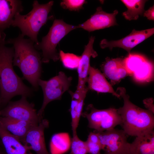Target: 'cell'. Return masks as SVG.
<instances>
[{
	"instance_id": "cell-1",
	"label": "cell",
	"mask_w": 154,
	"mask_h": 154,
	"mask_svg": "<svg viewBox=\"0 0 154 154\" xmlns=\"http://www.w3.org/2000/svg\"><path fill=\"white\" fill-rule=\"evenodd\" d=\"M5 42V39H0V99L2 109L14 96L30 97L33 91L14 71L13 64L14 48L6 46Z\"/></svg>"
},
{
	"instance_id": "cell-2",
	"label": "cell",
	"mask_w": 154,
	"mask_h": 154,
	"mask_svg": "<svg viewBox=\"0 0 154 154\" xmlns=\"http://www.w3.org/2000/svg\"><path fill=\"white\" fill-rule=\"evenodd\" d=\"M34 43L30 38H25L21 34L5 42V44L13 45V65L19 68L24 78L37 91L38 89V81L41 75L42 62L40 54L35 47Z\"/></svg>"
},
{
	"instance_id": "cell-3",
	"label": "cell",
	"mask_w": 154,
	"mask_h": 154,
	"mask_svg": "<svg viewBox=\"0 0 154 154\" xmlns=\"http://www.w3.org/2000/svg\"><path fill=\"white\" fill-rule=\"evenodd\" d=\"M116 92L123 100V106L117 111L121 118L123 130L127 135L136 137L153 130L154 114L131 102L124 88H118Z\"/></svg>"
},
{
	"instance_id": "cell-4",
	"label": "cell",
	"mask_w": 154,
	"mask_h": 154,
	"mask_svg": "<svg viewBox=\"0 0 154 154\" xmlns=\"http://www.w3.org/2000/svg\"><path fill=\"white\" fill-rule=\"evenodd\" d=\"M53 3V1H51L45 4H40L37 1H34L32 10L25 15L17 13L11 26L18 27L21 32L22 35L28 36L35 44H38L39 42L37 39L38 32L49 19L48 15Z\"/></svg>"
},
{
	"instance_id": "cell-5",
	"label": "cell",
	"mask_w": 154,
	"mask_h": 154,
	"mask_svg": "<svg viewBox=\"0 0 154 154\" xmlns=\"http://www.w3.org/2000/svg\"><path fill=\"white\" fill-rule=\"evenodd\" d=\"M77 28V25L68 24L62 20H54L48 33L42 38L41 41L34 45L36 49L42 51V62L48 63L50 60L54 62L58 60L60 56L56 49L57 44L68 33Z\"/></svg>"
},
{
	"instance_id": "cell-6",
	"label": "cell",
	"mask_w": 154,
	"mask_h": 154,
	"mask_svg": "<svg viewBox=\"0 0 154 154\" xmlns=\"http://www.w3.org/2000/svg\"><path fill=\"white\" fill-rule=\"evenodd\" d=\"M81 116L87 119L89 128L98 132L114 128L122 123L117 109L114 108L98 109L92 104H90L87 106L86 111L82 112Z\"/></svg>"
},
{
	"instance_id": "cell-7",
	"label": "cell",
	"mask_w": 154,
	"mask_h": 154,
	"mask_svg": "<svg viewBox=\"0 0 154 154\" xmlns=\"http://www.w3.org/2000/svg\"><path fill=\"white\" fill-rule=\"evenodd\" d=\"M72 80V77H68L62 71L48 80H39L38 84L42 88L44 96L42 106L37 113L41 121L46 106L52 101L61 99L63 94L68 90Z\"/></svg>"
},
{
	"instance_id": "cell-8",
	"label": "cell",
	"mask_w": 154,
	"mask_h": 154,
	"mask_svg": "<svg viewBox=\"0 0 154 154\" xmlns=\"http://www.w3.org/2000/svg\"><path fill=\"white\" fill-rule=\"evenodd\" d=\"M27 98L25 96H22L18 101H9L0 110V116L38 125L41 121L34 108V104L29 103Z\"/></svg>"
},
{
	"instance_id": "cell-9",
	"label": "cell",
	"mask_w": 154,
	"mask_h": 154,
	"mask_svg": "<svg viewBox=\"0 0 154 154\" xmlns=\"http://www.w3.org/2000/svg\"><path fill=\"white\" fill-rule=\"evenodd\" d=\"M125 66L129 76L139 82L153 81L154 65L153 62L141 55L130 53L124 60Z\"/></svg>"
},
{
	"instance_id": "cell-10",
	"label": "cell",
	"mask_w": 154,
	"mask_h": 154,
	"mask_svg": "<svg viewBox=\"0 0 154 154\" xmlns=\"http://www.w3.org/2000/svg\"><path fill=\"white\" fill-rule=\"evenodd\" d=\"M95 131L98 133L104 154H129L130 143L123 130L114 128L101 132Z\"/></svg>"
},
{
	"instance_id": "cell-11",
	"label": "cell",
	"mask_w": 154,
	"mask_h": 154,
	"mask_svg": "<svg viewBox=\"0 0 154 154\" xmlns=\"http://www.w3.org/2000/svg\"><path fill=\"white\" fill-rule=\"evenodd\" d=\"M154 33L153 28L141 31L134 29L129 35L117 40L109 41L103 39L100 41V46L102 49L108 48L110 50L114 47L120 48L129 54L133 48L151 36Z\"/></svg>"
},
{
	"instance_id": "cell-12",
	"label": "cell",
	"mask_w": 154,
	"mask_h": 154,
	"mask_svg": "<svg viewBox=\"0 0 154 154\" xmlns=\"http://www.w3.org/2000/svg\"><path fill=\"white\" fill-rule=\"evenodd\" d=\"M95 38L92 36L88 42L84 47V51L80 56V58L77 68L78 74V82L77 89L74 92V94L80 97L81 94L87 87L86 86L88 77L91 57L95 58L98 56L97 52L93 48V45Z\"/></svg>"
},
{
	"instance_id": "cell-13",
	"label": "cell",
	"mask_w": 154,
	"mask_h": 154,
	"mask_svg": "<svg viewBox=\"0 0 154 154\" xmlns=\"http://www.w3.org/2000/svg\"><path fill=\"white\" fill-rule=\"evenodd\" d=\"M49 126V122L43 119L37 125L32 127L21 142L36 154H51L47 151L45 142L44 131Z\"/></svg>"
},
{
	"instance_id": "cell-14",
	"label": "cell",
	"mask_w": 154,
	"mask_h": 154,
	"mask_svg": "<svg viewBox=\"0 0 154 154\" xmlns=\"http://www.w3.org/2000/svg\"><path fill=\"white\" fill-rule=\"evenodd\" d=\"M118 13V11L116 10L112 13H108L104 11L101 7H98L89 19L77 25L78 28H81L91 32L116 25V17Z\"/></svg>"
},
{
	"instance_id": "cell-15",
	"label": "cell",
	"mask_w": 154,
	"mask_h": 154,
	"mask_svg": "<svg viewBox=\"0 0 154 154\" xmlns=\"http://www.w3.org/2000/svg\"><path fill=\"white\" fill-rule=\"evenodd\" d=\"M23 10L21 0H0V38L5 37L4 30L11 26L15 15Z\"/></svg>"
},
{
	"instance_id": "cell-16",
	"label": "cell",
	"mask_w": 154,
	"mask_h": 154,
	"mask_svg": "<svg viewBox=\"0 0 154 154\" xmlns=\"http://www.w3.org/2000/svg\"><path fill=\"white\" fill-rule=\"evenodd\" d=\"M101 68L103 74L110 80L113 85L119 83L121 79L129 76L124 65L123 58H110L107 57L102 65Z\"/></svg>"
},
{
	"instance_id": "cell-17",
	"label": "cell",
	"mask_w": 154,
	"mask_h": 154,
	"mask_svg": "<svg viewBox=\"0 0 154 154\" xmlns=\"http://www.w3.org/2000/svg\"><path fill=\"white\" fill-rule=\"evenodd\" d=\"M87 82L89 90L96 91L98 93H111L119 98H120L119 95L114 91L103 74L98 69L91 66Z\"/></svg>"
},
{
	"instance_id": "cell-18",
	"label": "cell",
	"mask_w": 154,
	"mask_h": 154,
	"mask_svg": "<svg viewBox=\"0 0 154 154\" xmlns=\"http://www.w3.org/2000/svg\"><path fill=\"white\" fill-rule=\"evenodd\" d=\"M0 139L6 154H34L18 138L0 126Z\"/></svg>"
},
{
	"instance_id": "cell-19",
	"label": "cell",
	"mask_w": 154,
	"mask_h": 154,
	"mask_svg": "<svg viewBox=\"0 0 154 154\" xmlns=\"http://www.w3.org/2000/svg\"><path fill=\"white\" fill-rule=\"evenodd\" d=\"M129 154H154L153 130L136 136L130 143Z\"/></svg>"
},
{
	"instance_id": "cell-20",
	"label": "cell",
	"mask_w": 154,
	"mask_h": 154,
	"mask_svg": "<svg viewBox=\"0 0 154 154\" xmlns=\"http://www.w3.org/2000/svg\"><path fill=\"white\" fill-rule=\"evenodd\" d=\"M35 125L24 121L0 116V126L18 138L21 141Z\"/></svg>"
},
{
	"instance_id": "cell-21",
	"label": "cell",
	"mask_w": 154,
	"mask_h": 154,
	"mask_svg": "<svg viewBox=\"0 0 154 154\" xmlns=\"http://www.w3.org/2000/svg\"><path fill=\"white\" fill-rule=\"evenodd\" d=\"M127 8L122 15L128 20H136L140 15H143L145 11L144 7L146 0H121V1Z\"/></svg>"
},
{
	"instance_id": "cell-22",
	"label": "cell",
	"mask_w": 154,
	"mask_h": 154,
	"mask_svg": "<svg viewBox=\"0 0 154 154\" xmlns=\"http://www.w3.org/2000/svg\"><path fill=\"white\" fill-rule=\"evenodd\" d=\"M59 54L60 59L65 68L70 70L77 69L80 56L73 53H65L61 50L60 51Z\"/></svg>"
},
{
	"instance_id": "cell-23",
	"label": "cell",
	"mask_w": 154,
	"mask_h": 154,
	"mask_svg": "<svg viewBox=\"0 0 154 154\" xmlns=\"http://www.w3.org/2000/svg\"><path fill=\"white\" fill-rule=\"evenodd\" d=\"M86 142L88 154H101L102 146L98 133L95 130L89 133Z\"/></svg>"
},
{
	"instance_id": "cell-24",
	"label": "cell",
	"mask_w": 154,
	"mask_h": 154,
	"mask_svg": "<svg viewBox=\"0 0 154 154\" xmlns=\"http://www.w3.org/2000/svg\"><path fill=\"white\" fill-rule=\"evenodd\" d=\"M88 149L86 141H83L78 137L77 134L73 135L70 154H87Z\"/></svg>"
},
{
	"instance_id": "cell-25",
	"label": "cell",
	"mask_w": 154,
	"mask_h": 154,
	"mask_svg": "<svg viewBox=\"0 0 154 154\" xmlns=\"http://www.w3.org/2000/svg\"><path fill=\"white\" fill-rule=\"evenodd\" d=\"M79 99L72 97L70 110L71 117V124L73 135L77 134L76 130L79 123L78 120L77 114L78 105Z\"/></svg>"
},
{
	"instance_id": "cell-26",
	"label": "cell",
	"mask_w": 154,
	"mask_h": 154,
	"mask_svg": "<svg viewBox=\"0 0 154 154\" xmlns=\"http://www.w3.org/2000/svg\"><path fill=\"white\" fill-rule=\"evenodd\" d=\"M86 2L84 0H64L60 4L64 9L76 11L81 9Z\"/></svg>"
},
{
	"instance_id": "cell-27",
	"label": "cell",
	"mask_w": 154,
	"mask_h": 154,
	"mask_svg": "<svg viewBox=\"0 0 154 154\" xmlns=\"http://www.w3.org/2000/svg\"><path fill=\"white\" fill-rule=\"evenodd\" d=\"M153 99L152 98H147L143 100V103L147 110L154 114Z\"/></svg>"
},
{
	"instance_id": "cell-28",
	"label": "cell",
	"mask_w": 154,
	"mask_h": 154,
	"mask_svg": "<svg viewBox=\"0 0 154 154\" xmlns=\"http://www.w3.org/2000/svg\"><path fill=\"white\" fill-rule=\"evenodd\" d=\"M154 6H153L150 7L148 10L144 11L143 15L149 20H154Z\"/></svg>"
},
{
	"instance_id": "cell-29",
	"label": "cell",
	"mask_w": 154,
	"mask_h": 154,
	"mask_svg": "<svg viewBox=\"0 0 154 154\" xmlns=\"http://www.w3.org/2000/svg\"><path fill=\"white\" fill-rule=\"evenodd\" d=\"M0 154H6L2 144H0Z\"/></svg>"
},
{
	"instance_id": "cell-30",
	"label": "cell",
	"mask_w": 154,
	"mask_h": 154,
	"mask_svg": "<svg viewBox=\"0 0 154 154\" xmlns=\"http://www.w3.org/2000/svg\"><path fill=\"white\" fill-rule=\"evenodd\" d=\"M2 109L1 105V101L0 99V110Z\"/></svg>"
}]
</instances>
